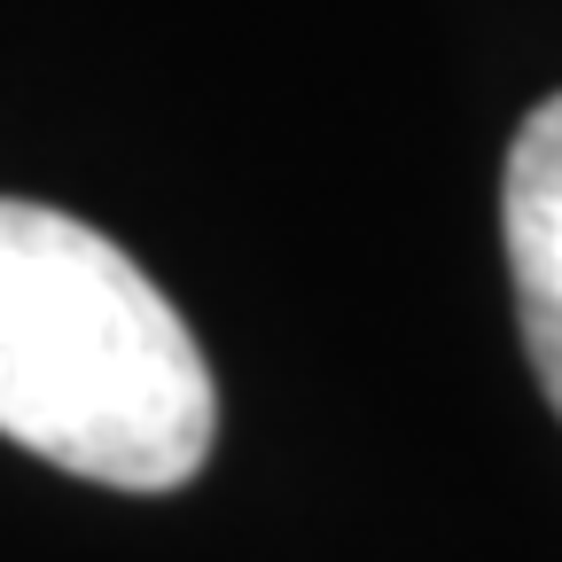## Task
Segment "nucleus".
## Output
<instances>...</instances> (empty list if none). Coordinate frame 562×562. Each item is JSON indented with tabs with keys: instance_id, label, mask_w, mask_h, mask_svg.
I'll return each mask as SVG.
<instances>
[{
	"instance_id": "obj_2",
	"label": "nucleus",
	"mask_w": 562,
	"mask_h": 562,
	"mask_svg": "<svg viewBox=\"0 0 562 562\" xmlns=\"http://www.w3.org/2000/svg\"><path fill=\"white\" fill-rule=\"evenodd\" d=\"M501 235H508V273H516L524 351L562 414V94L524 117L516 149H508Z\"/></svg>"
},
{
	"instance_id": "obj_1",
	"label": "nucleus",
	"mask_w": 562,
	"mask_h": 562,
	"mask_svg": "<svg viewBox=\"0 0 562 562\" xmlns=\"http://www.w3.org/2000/svg\"><path fill=\"white\" fill-rule=\"evenodd\" d=\"M220 391L110 235L0 195V438L117 492H172L203 469Z\"/></svg>"
}]
</instances>
